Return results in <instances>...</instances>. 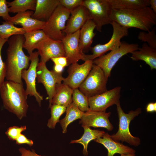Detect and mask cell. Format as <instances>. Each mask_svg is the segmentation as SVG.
I'll use <instances>...</instances> for the list:
<instances>
[{
    "label": "cell",
    "mask_w": 156,
    "mask_h": 156,
    "mask_svg": "<svg viewBox=\"0 0 156 156\" xmlns=\"http://www.w3.org/2000/svg\"><path fill=\"white\" fill-rule=\"evenodd\" d=\"M18 150L21 154L20 156H45L38 155L33 149L31 151L29 150H27L24 148L21 147Z\"/></svg>",
    "instance_id": "39"
},
{
    "label": "cell",
    "mask_w": 156,
    "mask_h": 156,
    "mask_svg": "<svg viewBox=\"0 0 156 156\" xmlns=\"http://www.w3.org/2000/svg\"><path fill=\"white\" fill-rule=\"evenodd\" d=\"M72 99L73 102L81 111L85 112L89 110L88 97L83 94L78 88L73 90Z\"/></svg>",
    "instance_id": "30"
},
{
    "label": "cell",
    "mask_w": 156,
    "mask_h": 156,
    "mask_svg": "<svg viewBox=\"0 0 156 156\" xmlns=\"http://www.w3.org/2000/svg\"><path fill=\"white\" fill-rule=\"evenodd\" d=\"M83 128L84 133L80 139L72 140L70 143H79L81 144L83 146V153L85 156L88 154L87 150L88 145L89 142L92 140L102 137L105 133L103 131L99 129H92L90 127L82 125Z\"/></svg>",
    "instance_id": "24"
},
{
    "label": "cell",
    "mask_w": 156,
    "mask_h": 156,
    "mask_svg": "<svg viewBox=\"0 0 156 156\" xmlns=\"http://www.w3.org/2000/svg\"><path fill=\"white\" fill-rule=\"evenodd\" d=\"M54 64L60 65L64 68L68 66L67 60L65 57H60L51 59Z\"/></svg>",
    "instance_id": "38"
},
{
    "label": "cell",
    "mask_w": 156,
    "mask_h": 156,
    "mask_svg": "<svg viewBox=\"0 0 156 156\" xmlns=\"http://www.w3.org/2000/svg\"><path fill=\"white\" fill-rule=\"evenodd\" d=\"M113 31L110 40L104 44H98L91 47L90 50L92 54L87 55L81 53V60L85 61H93L95 59L104 55L109 51H112L118 48L121 44V39L128 35V28L122 26L114 21L111 24Z\"/></svg>",
    "instance_id": "5"
},
{
    "label": "cell",
    "mask_w": 156,
    "mask_h": 156,
    "mask_svg": "<svg viewBox=\"0 0 156 156\" xmlns=\"http://www.w3.org/2000/svg\"><path fill=\"white\" fill-rule=\"evenodd\" d=\"M26 129L25 126L20 127L14 126L10 127L5 133L10 140L14 141L16 140L22 132Z\"/></svg>",
    "instance_id": "33"
},
{
    "label": "cell",
    "mask_w": 156,
    "mask_h": 156,
    "mask_svg": "<svg viewBox=\"0 0 156 156\" xmlns=\"http://www.w3.org/2000/svg\"><path fill=\"white\" fill-rule=\"evenodd\" d=\"M131 53L130 58L133 60L143 61L152 70L156 69V49L150 47L146 43H143L141 48Z\"/></svg>",
    "instance_id": "21"
},
{
    "label": "cell",
    "mask_w": 156,
    "mask_h": 156,
    "mask_svg": "<svg viewBox=\"0 0 156 156\" xmlns=\"http://www.w3.org/2000/svg\"><path fill=\"white\" fill-rule=\"evenodd\" d=\"M116 105L119 120V127L115 134L110 135L111 138L116 142H125L135 146H139L140 144V140L139 138L134 136L131 134L129 125L131 121L141 113V108H138L134 110H131L126 114L122 109L120 102Z\"/></svg>",
    "instance_id": "4"
},
{
    "label": "cell",
    "mask_w": 156,
    "mask_h": 156,
    "mask_svg": "<svg viewBox=\"0 0 156 156\" xmlns=\"http://www.w3.org/2000/svg\"><path fill=\"white\" fill-rule=\"evenodd\" d=\"M111 112L89 110L84 112L79 123L82 125L94 128L103 127L108 131H112L114 127L110 122L109 117Z\"/></svg>",
    "instance_id": "15"
},
{
    "label": "cell",
    "mask_w": 156,
    "mask_h": 156,
    "mask_svg": "<svg viewBox=\"0 0 156 156\" xmlns=\"http://www.w3.org/2000/svg\"><path fill=\"white\" fill-rule=\"evenodd\" d=\"M24 36L25 40L23 48L27 50L29 55L36 49L38 43L48 37L42 30L26 32Z\"/></svg>",
    "instance_id": "25"
},
{
    "label": "cell",
    "mask_w": 156,
    "mask_h": 156,
    "mask_svg": "<svg viewBox=\"0 0 156 156\" xmlns=\"http://www.w3.org/2000/svg\"><path fill=\"white\" fill-rule=\"evenodd\" d=\"M38 51L33 52L29 55L31 63L27 69H23L21 72V78L25 81L26 88L25 90L27 95L33 96L40 106L43 100L42 96L38 92L36 86L37 78V68L39 63Z\"/></svg>",
    "instance_id": "11"
},
{
    "label": "cell",
    "mask_w": 156,
    "mask_h": 156,
    "mask_svg": "<svg viewBox=\"0 0 156 156\" xmlns=\"http://www.w3.org/2000/svg\"><path fill=\"white\" fill-rule=\"evenodd\" d=\"M149 3L151 8L156 14V0H150Z\"/></svg>",
    "instance_id": "42"
},
{
    "label": "cell",
    "mask_w": 156,
    "mask_h": 156,
    "mask_svg": "<svg viewBox=\"0 0 156 156\" xmlns=\"http://www.w3.org/2000/svg\"><path fill=\"white\" fill-rule=\"evenodd\" d=\"M34 12V11L27 10L17 13L15 16H11L9 22L14 25L21 26L26 32L43 30L46 22L32 18L31 16Z\"/></svg>",
    "instance_id": "18"
},
{
    "label": "cell",
    "mask_w": 156,
    "mask_h": 156,
    "mask_svg": "<svg viewBox=\"0 0 156 156\" xmlns=\"http://www.w3.org/2000/svg\"><path fill=\"white\" fill-rule=\"evenodd\" d=\"M107 80L102 69L93 64L86 78L79 87V90L88 97L98 95L107 90Z\"/></svg>",
    "instance_id": "8"
},
{
    "label": "cell",
    "mask_w": 156,
    "mask_h": 156,
    "mask_svg": "<svg viewBox=\"0 0 156 156\" xmlns=\"http://www.w3.org/2000/svg\"><path fill=\"white\" fill-rule=\"evenodd\" d=\"M36 49L40 56V62L44 63L53 58L65 57L61 40H55L47 37L38 43Z\"/></svg>",
    "instance_id": "14"
},
{
    "label": "cell",
    "mask_w": 156,
    "mask_h": 156,
    "mask_svg": "<svg viewBox=\"0 0 156 156\" xmlns=\"http://www.w3.org/2000/svg\"><path fill=\"white\" fill-rule=\"evenodd\" d=\"M8 7L6 0H0V17L6 22H9L11 17Z\"/></svg>",
    "instance_id": "36"
},
{
    "label": "cell",
    "mask_w": 156,
    "mask_h": 156,
    "mask_svg": "<svg viewBox=\"0 0 156 156\" xmlns=\"http://www.w3.org/2000/svg\"><path fill=\"white\" fill-rule=\"evenodd\" d=\"M121 87L117 86L98 95L88 97L89 110L106 111L109 107L120 102Z\"/></svg>",
    "instance_id": "12"
},
{
    "label": "cell",
    "mask_w": 156,
    "mask_h": 156,
    "mask_svg": "<svg viewBox=\"0 0 156 156\" xmlns=\"http://www.w3.org/2000/svg\"><path fill=\"white\" fill-rule=\"evenodd\" d=\"M135 153H127L121 154V156H135Z\"/></svg>",
    "instance_id": "43"
},
{
    "label": "cell",
    "mask_w": 156,
    "mask_h": 156,
    "mask_svg": "<svg viewBox=\"0 0 156 156\" xmlns=\"http://www.w3.org/2000/svg\"><path fill=\"white\" fill-rule=\"evenodd\" d=\"M112 9H138L150 6V0H108Z\"/></svg>",
    "instance_id": "26"
},
{
    "label": "cell",
    "mask_w": 156,
    "mask_h": 156,
    "mask_svg": "<svg viewBox=\"0 0 156 156\" xmlns=\"http://www.w3.org/2000/svg\"><path fill=\"white\" fill-rule=\"evenodd\" d=\"M146 110L148 112H156V103H150L147 105Z\"/></svg>",
    "instance_id": "40"
},
{
    "label": "cell",
    "mask_w": 156,
    "mask_h": 156,
    "mask_svg": "<svg viewBox=\"0 0 156 156\" xmlns=\"http://www.w3.org/2000/svg\"><path fill=\"white\" fill-rule=\"evenodd\" d=\"M96 25L93 21L88 20L79 31V47L81 52L90 50L96 33L94 32Z\"/></svg>",
    "instance_id": "22"
},
{
    "label": "cell",
    "mask_w": 156,
    "mask_h": 156,
    "mask_svg": "<svg viewBox=\"0 0 156 156\" xmlns=\"http://www.w3.org/2000/svg\"><path fill=\"white\" fill-rule=\"evenodd\" d=\"M139 48V45L137 43L129 44L122 42L118 48L95 59L93 60V64L100 67L108 79L111 76L113 67L122 57L138 50Z\"/></svg>",
    "instance_id": "6"
},
{
    "label": "cell",
    "mask_w": 156,
    "mask_h": 156,
    "mask_svg": "<svg viewBox=\"0 0 156 156\" xmlns=\"http://www.w3.org/2000/svg\"><path fill=\"white\" fill-rule=\"evenodd\" d=\"M15 140L16 144L18 145L26 144L31 146L34 144L32 140L28 139L25 135L21 133L18 137Z\"/></svg>",
    "instance_id": "37"
},
{
    "label": "cell",
    "mask_w": 156,
    "mask_h": 156,
    "mask_svg": "<svg viewBox=\"0 0 156 156\" xmlns=\"http://www.w3.org/2000/svg\"><path fill=\"white\" fill-rule=\"evenodd\" d=\"M93 64L92 60L85 61L81 64L77 62L70 64L67 70L68 76L64 78L63 83L73 90L78 88L88 75Z\"/></svg>",
    "instance_id": "13"
},
{
    "label": "cell",
    "mask_w": 156,
    "mask_h": 156,
    "mask_svg": "<svg viewBox=\"0 0 156 156\" xmlns=\"http://www.w3.org/2000/svg\"><path fill=\"white\" fill-rule=\"evenodd\" d=\"M79 30L72 34L66 35L61 40L68 66L81 59L82 52L79 47Z\"/></svg>",
    "instance_id": "16"
},
{
    "label": "cell",
    "mask_w": 156,
    "mask_h": 156,
    "mask_svg": "<svg viewBox=\"0 0 156 156\" xmlns=\"http://www.w3.org/2000/svg\"><path fill=\"white\" fill-rule=\"evenodd\" d=\"M70 11L65 28L62 31L66 35L72 34L80 30L88 20L91 19L88 10L83 5Z\"/></svg>",
    "instance_id": "17"
},
{
    "label": "cell",
    "mask_w": 156,
    "mask_h": 156,
    "mask_svg": "<svg viewBox=\"0 0 156 156\" xmlns=\"http://www.w3.org/2000/svg\"><path fill=\"white\" fill-rule=\"evenodd\" d=\"M36 0H14L10 2L7 1L9 12L17 13L28 10L34 11Z\"/></svg>",
    "instance_id": "28"
},
{
    "label": "cell",
    "mask_w": 156,
    "mask_h": 156,
    "mask_svg": "<svg viewBox=\"0 0 156 156\" xmlns=\"http://www.w3.org/2000/svg\"><path fill=\"white\" fill-rule=\"evenodd\" d=\"M60 5L67 9L71 11L82 5V0H59Z\"/></svg>",
    "instance_id": "35"
},
{
    "label": "cell",
    "mask_w": 156,
    "mask_h": 156,
    "mask_svg": "<svg viewBox=\"0 0 156 156\" xmlns=\"http://www.w3.org/2000/svg\"><path fill=\"white\" fill-rule=\"evenodd\" d=\"M70 14V11L59 5L46 22L42 30L47 36L54 40H61L64 36L62 31Z\"/></svg>",
    "instance_id": "9"
},
{
    "label": "cell",
    "mask_w": 156,
    "mask_h": 156,
    "mask_svg": "<svg viewBox=\"0 0 156 156\" xmlns=\"http://www.w3.org/2000/svg\"><path fill=\"white\" fill-rule=\"evenodd\" d=\"M51 117L48 120L47 126L49 128L54 129L56 123L59 122L60 116L66 111V107L63 105L54 104L50 107Z\"/></svg>",
    "instance_id": "31"
},
{
    "label": "cell",
    "mask_w": 156,
    "mask_h": 156,
    "mask_svg": "<svg viewBox=\"0 0 156 156\" xmlns=\"http://www.w3.org/2000/svg\"><path fill=\"white\" fill-rule=\"evenodd\" d=\"M25 40L24 35H17L11 36L7 40L8 46L5 62L7 80L23 83L21 72L23 70L28 69L30 61L29 56L23 51Z\"/></svg>",
    "instance_id": "1"
},
{
    "label": "cell",
    "mask_w": 156,
    "mask_h": 156,
    "mask_svg": "<svg viewBox=\"0 0 156 156\" xmlns=\"http://www.w3.org/2000/svg\"><path fill=\"white\" fill-rule=\"evenodd\" d=\"M138 38L142 42H146L150 47L156 49L155 27H154L148 32L143 31L140 32L138 34Z\"/></svg>",
    "instance_id": "32"
},
{
    "label": "cell",
    "mask_w": 156,
    "mask_h": 156,
    "mask_svg": "<svg viewBox=\"0 0 156 156\" xmlns=\"http://www.w3.org/2000/svg\"><path fill=\"white\" fill-rule=\"evenodd\" d=\"M8 39H4L0 38V88L3 85L5 77V62L2 60L1 51L5 43Z\"/></svg>",
    "instance_id": "34"
},
{
    "label": "cell",
    "mask_w": 156,
    "mask_h": 156,
    "mask_svg": "<svg viewBox=\"0 0 156 156\" xmlns=\"http://www.w3.org/2000/svg\"><path fill=\"white\" fill-rule=\"evenodd\" d=\"M110 18L124 27H133L148 31L156 25V14L151 8L133 9H112Z\"/></svg>",
    "instance_id": "2"
},
{
    "label": "cell",
    "mask_w": 156,
    "mask_h": 156,
    "mask_svg": "<svg viewBox=\"0 0 156 156\" xmlns=\"http://www.w3.org/2000/svg\"><path fill=\"white\" fill-rule=\"evenodd\" d=\"M66 112L65 117L59 122L64 133H66L68 125L75 120L81 119L84 113L78 108L73 102L66 107Z\"/></svg>",
    "instance_id": "27"
},
{
    "label": "cell",
    "mask_w": 156,
    "mask_h": 156,
    "mask_svg": "<svg viewBox=\"0 0 156 156\" xmlns=\"http://www.w3.org/2000/svg\"><path fill=\"white\" fill-rule=\"evenodd\" d=\"M25 32L22 27H16L9 22L3 21L0 25V38L3 39H8L15 35H24Z\"/></svg>",
    "instance_id": "29"
},
{
    "label": "cell",
    "mask_w": 156,
    "mask_h": 156,
    "mask_svg": "<svg viewBox=\"0 0 156 156\" xmlns=\"http://www.w3.org/2000/svg\"><path fill=\"white\" fill-rule=\"evenodd\" d=\"M37 78L38 83L44 85L48 96L49 108L52 105L51 101L56 84L62 83L64 78L62 73H58L53 70H49L46 64L40 62L37 68Z\"/></svg>",
    "instance_id": "10"
},
{
    "label": "cell",
    "mask_w": 156,
    "mask_h": 156,
    "mask_svg": "<svg viewBox=\"0 0 156 156\" xmlns=\"http://www.w3.org/2000/svg\"><path fill=\"white\" fill-rule=\"evenodd\" d=\"M82 5L88 10L98 31L101 32L103 26L112 23V9L108 0H84Z\"/></svg>",
    "instance_id": "7"
},
{
    "label": "cell",
    "mask_w": 156,
    "mask_h": 156,
    "mask_svg": "<svg viewBox=\"0 0 156 156\" xmlns=\"http://www.w3.org/2000/svg\"><path fill=\"white\" fill-rule=\"evenodd\" d=\"M64 68L60 65L54 64L53 70L58 73H62Z\"/></svg>",
    "instance_id": "41"
},
{
    "label": "cell",
    "mask_w": 156,
    "mask_h": 156,
    "mask_svg": "<svg viewBox=\"0 0 156 156\" xmlns=\"http://www.w3.org/2000/svg\"><path fill=\"white\" fill-rule=\"evenodd\" d=\"M60 5L59 0H36L35 10L31 17L46 22Z\"/></svg>",
    "instance_id": "20"
},
{
    "label": "cell",
    "mask_w": 156,
    "mask_h": 156,
    "mask_svg": "<svg viewBox=\"0 0 156 156\" xmlns=\"http://www.w3.org/2000/svg\"><path fill=\"white\" fill-rule=\"evenodd\" d=\"M97 143L101 144L107 149L108 153L107 156H114L116 153L122 154L135 153L133 149L122 143L113 140L108 133H104L103 136L94 140Z\"/></svg>",
    "instance_id": "19"
},
{
    "label": "cell",
    "mask_w": 156,
    "mask_h": 156,
    "mask_svg": "<svg viewBox=\"0 0 156 156\" xmlns=\"http://www.w3.org/2000/svg\"><path fill=\"white\" fill-rule=\"evenodd\" d=\"M73 90L63 83L56 84L51 105L56 104L67 107L73 102L72 96Z\"/></svg>",
    "instance_id": "23"
},
{
    "label": "cell",
    "mask_w": 156,
    "mask_h": 156,
    "mask_svg": "<svg viewBox=\"0 0 156 156\" xmlns=\"http://www.w3.org/2000/svg\"><path fill=\"white\" fill-rule=\"evenodd\" d=\"M0 94L4 108L21 120L26 116L28 105L27 95L23 83L5 81L0 88Z\"/></svg>",
    "instance_id": "3"
}]
</instances>
